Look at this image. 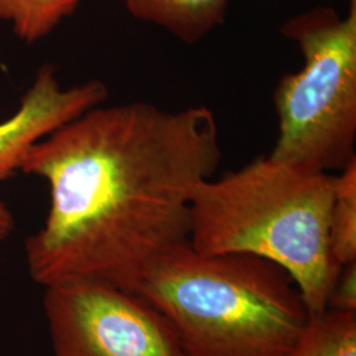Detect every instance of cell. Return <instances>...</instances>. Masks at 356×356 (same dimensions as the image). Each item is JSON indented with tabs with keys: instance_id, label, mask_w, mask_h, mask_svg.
I'll list each match as a JSON object with an SVG mask.
<instances>
[{
	"instance_id": "10",
	"label": "cell",
	"mask_w": 356,
	"mask_h": 356,
	"mask_svg": "<svg viewBox=\"0 0 356 356\" xmlns=\"http://www.w3.org/2000/svg\"><path fill=\"white\" fill-rule=\"evenodd\" d=\"M329 243L332 261L338 267L356 263V159L335 176Z\"/></svg>"
},
{
	"instance_id": "3",
	"label": "cell",
	"mask_w": 356,
	"mask_h": 356,
	"mask_svg": "<svg viewBox=\"0 0 356 356\" xmlns=\"http://www.w3.org/2000/svg\"><path fill=\"white\" fill-rule=\"evenodd\" d=\"M131 292L165 316L186 356H286L312 317L279 264L200 254L189 241L160 254Z\"/></svg>"
},
{
	"instance_id": "2",
	"label": "cell",
	"mask_w": 356,
	"mask_h": 356,
	"mask_svg": "<svg viewBox=\"0 0 356 356\" xmlns=\"http://www.w3.org/2000/svg\"><path fill=\"white\" fill-rule=\"evenodd\" d=\"M334 191L329 172L257 157L194 188L189 243L202 254H254L279 264L316 314L341 269L329 243Z\"/></svg>"
},
{
	"instance_id": "11",
	"label": "cell",
	"mask_w": 356,
	"mask_h": 356,
	"mask_svg": "<svg viewBox=\"0 0 356 356\" xmlns=\"http://www.w3.org/2000/svg\"><path fill=\"white\" fill-rule=\"evenodd\" d=\"M326 309L356 313V263L347 264L339 269V273L331 286Z\"/></svg>"
},
{
	"instance_id": "1",
	"label": "cell",
	"mask_w": 356,
	"mask_h": 356,
	"mask_svg": "<svg viewBox=\"0 0 356 356\" xmlns=\"http://www.w3.org/2000/svg\"><path fill=\"white\" fill-rule=\"evenodd\" d=\"M220 161L204 104H99L54 129L19 166L49 188L47 218L26 239L29 276L44 288L91 280L131 292L160 254L189 241L191 194Z\"/></svg>"
},
{
	"instance_id": "5",
	"label": "cell",
	"mask_w": 356,
	"mask_h": 356,
	"mask_svg": "<svg viewBox=\"0 0 356 356\" xmlns=\"http://www.w3.org/2000/svg\"><path fill=\"white\" fill-rule=\"evenodd\" d=\"M44 310L56 356H186L156 306L107 282L45 288Z\"/></svg>"
},
{
	"instance_id": "7",
	"label": "cell",
	"mask_w": 356,
	"mask_h": 356,
	"mask_svg": "<svg viewBox=\"0 0 356 356\" xmlns=\"http://www.w3.org/2000/svg\"><path fill=\"white\" fill-rule=\"evenodd\" d=\"M134 17L161 26L184 42L206 38L226 20L229 0H123Z\"/></svg>"
},
{
	"instance_id": "12",
	"label": "cell",
	"mask_w": 356,
	"mask_h": 356,
	"mask_svg": "<svg viewBox=\"0 0 356 356\" xmlns=\"http://www.w3.org/2000/svg\"><path fill=\"white\" fill-rule=\"evenodd\" d=\"M15 229V218L7 204L0 198V243L4 242Z\"/></svg>"
},
{
	"instance_id": "8",
	"label": "cell",
	"mask_w": 356,
	"mask_h": 356,
	"mask_svg": "<svg viewBox=\"0 0 356 356\" xmlns=\"http://www.w3.org/2000/svg\"><path fill=\"white\" fill-rule=\"evenodd\" d=\"M286 356H356V313L325 309L312 314Z\"/></svg>"
},
{
	"instance_id": "9",
	"label": "cell",
	"mask_w": 356,
	"mask_h": 356,
	"mask_svg": "<svg viewBox=\"0 0 356 356\" xmlns=\"http://www.w3.org/2000/svg\"><path fill=\"white\" fill-rule=\"evenodd\" d=\"M78 6L79 0H0V22L11 24L20 41L35 44L48 38Z\"/></svg>"
},
{
	"instance_id": "6",
	"label": "cell",
	"mask_w": 356,
	"mask_h": 356,
	"mask_svg": "<svg viewBox=\"0 0 356 356\" xmlns=\"http://www.w3.org/2000/svg\"><path fill=\"white\" fill-rule=\"evenodd\" d=\"M107 98L108 89L99 79L64 88L54 66H41L17 110L0 122V182L19 172L24 154L35 143Z\"/></svg>"
},
{
	"instance_id": "4",
	"label": "cell",
	"mask_w": 356,
	"mask_h": 356,
	"mask_svg": "<svg viewBox=\"0 0 356 356\" xmlns=\"http://www.w3.org/2000/svg\"><path fill=\"white\" fill-rule=\"evenodd\" d=\"M304 66L275 90L279 135L272 157L332 172L356 159V0L346 16L323 6L281 26Z\"/></svg>"
}]
</instances>
